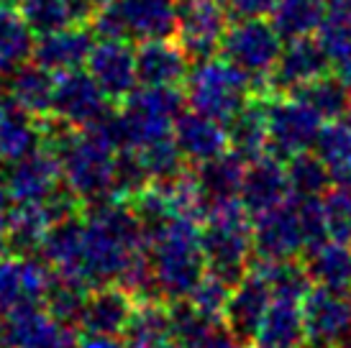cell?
Here are the masks:
<instances>
[{
    "instance_id": "6da1fadb",
    "label": "cell",
    "mask_w": 351,
    "mask_h": 348,
    "mask_svg": "<svg viewBox=\"0 0 351 348\" xmlns=\"http://www.w3.org/2000/svg\"><path fill=\"white\" fill-rule=\"evenodd\" d=\"M82 236V279L90 287L110 284L149 246V231L134 205L110 197L90 205Z\"/></svg>"
},
{
    "instance_id": "7a4b0ae2",
    "label": "cell",
    "mask_w": 351,
    "mask_h": 348,
    "mask_svg": "<svg viewBox=\"0 0 351 348\" xmlns=\"http://www.w3.org/2000/svg\"><path fill=\"white\" fill-rule=\"evenodd\" d=\"M44 146L59 156L62 179L72 195L82 203L95 205L113 197V174H116L118 149L106 128H72L59 118L41 123Z\"/></svg>"
},
{
    "instance_id": "3957f363",
    "label": "cell",
    "mask_w": 351,
    "mask_h": 348,
    "mask_svg": "<svg viewBox=\"0 0 351 348\" xmlns=\"http://www.w3.org/2000/svg\"><path fill=\"white\" fill-rule=\"evenodd\" d=\"M203 223L190 218H169L149 228V259L162 300H187L205 277L208 261L200 238Z\"/></svg>"
},
{
    "instance_id": "277c9868",
    "label": "cell",
    "mask_w": 351,
    "mask_h": 348,
    "mask_svg": "<svg viewBox=\"0 0 351 348\" xmlns=\"http://www.w3.org/2000/svg\"><path fill=\"white\" fill-rule=\"evenodd\" d=\"M200 238L208 271L223 277L228 284H236L249 271L254 256V233L252 213L244 208L241 197H226L208 205L205 221L200 225Z\"/></svg>"
},
{
    "instance_id": "5b68a950",
    "label": "cell",
    "mask_w": 351,
    "mask_h": 348,
    "mask_svg": "<svg viewBox=\"0 0 351 348\" xmlns=\"http://www.w3.org/2000/svg\"><path fill=\"white\" fill-rule=\"evenodd\" d=\"M254 95H256L254 79L228 59H200L187 72L185 97L190 110L215 118L226 126Z\"/></svg>"
},
{
    "instance_id": "8992f818",
    "label": "cell",
    "mask_w": 351,
    "mask_h": 348,
    "mask_svg": "<svg viewBox=\"0 0 351 348\" xmlns=\"http://www.w3.org/2000/svg\"><path fill=\"white\" fill-rule=\"evenodd\" d=\"M90 23L98 39H172L180 26V0H103Z\"/></svg>"
},
{
    "instance_id": "52a82bcc",
    "label": "cell",
    "mask_w": 351,
    "mask_h": 348,
    "mask_svg": "<svg viewBox=\"0 0 351 348\" xmlns=\"http://www.w3.org/2000/svg\"><path fill=\"white\" fill-rule=\"evenodd\" d=\"M282 41L267 16L236 18L221 41V54L254 79L256 95H269L267 79L282 54Z\"/></svg>"
},
{
    "instance_id": "ba28073f",
    "label": "cell",
    "mask_w": 351,
    "mask_h": 348,
    "mask_svg": "<svg viewBox=\"0 0 351 348\" xmlns=\"http://www.w3.org/2000/svg\"><path fill=\"white\" fill-rule=\"evenodd\" d=\"M269 151L280 159L308 151L323 128V118L295 95H267Z\"/></svg>"
},
{
    "instance_id": "9c48e42d",
    "label": "cell",
    "mask_w": 351,
    "mask_h": 348,
    "mask_svg": "<svg viewBox=\"0 0 351 348\" xmlns=\"http://www.w3.org/2000/svg\"><path fill=\"white\" fill-rule=\"evenodd\" d=\"M110 116V97L93 79L88 69H72L57 75L51 118L72 128H90L103 123Z\"/></svg>"
},
{
    "instance_id": "30bf717a",
    "label": "cell",
    "mask_w": 351,
    "mask_h": 348,
    "mask_svg": "<svg viewBox=\"0 0 351 348\" xmlns=\"http://www.w3.org/2000/svg\"><path fill=\"white\" fill-rule=\"evenodd\" d=\"M228 26L231 8L226 0H180L177 39L190 59L200 62L221 51Z\"/></svg>"
},
{
    "instance_id": "8fae6325",
    "label": "cell",
    "mask_w": 351,
    "mask_h": 348,
    "mask_svg": "<svg viewBox=\"0 0 351 348\" xmlns=\"http://www.w3.org/2000/svg\"><path fill=\"white\" fill-rule=\"evenodd\" d=\"M302 323L311 348L343 343L351 336V292L315 284L302 297Z\"/></svg>"
},
{
    "instance_id": "7c38bea8",
    "label": "cell",
    "mask_w": 351,
    "mask_h": 348,
    "mask_svg": "<svg viewBox=\"0 0 351 348\" xmlns=\"http://www.w3.org/2000/svg\"><path fill=\"white\" fill-rule=\"evenodd\" d=\"M254 233V259L262 261H285L302 259L300 218H298V200L290 197L287 203L277 205L272 210L252 218Z\"/></svg>"
},
{
    "instance_id": "4fadbf2b",
    "label": "cell",
    "mask_w": 351,
    "mask_h": 348,
    "mask_svg": "<svg viewBox=\"0 0 351 348\" xmlns=\"http://www.w3.org/2000/svg\"><path fill=\"white\" fill-rule=\"evenodd\" d=\"M54 282V271L36 256H5L0 259V318L26 305H44Z\"/></svg>"
},
{
    "instance_id": "5bb4252c",
    "label": "cell",
    "mask_w": 351,
    "mask_h": 348,
    "mask_svg": "<svg viewBox=\"0 0 351 348\" xmlns=\"http://www.w3.org/2000/svg\"><path fill=\"white\" fill-rule=\"evenodd\" d=\"M331 72V59L323 51L315 36L285 41L282 54L267 79L269 95H293L302 85H308L321 75Z\"/></svg>"
},
{
    "instance_id": "9a60e30c",
    "label": "cell",
    "mask_w": 351,
    "mask_h": 348,
    "mask_svg": "<svg viewBox=\"0 0 351 348\" xmlns=\"http://www.w3.org/2000/svg\"><path fill=\"white\" fill-rule=\"evenodd\" d=\"M85 67L110 100L123 103L138 87L136 49L126 39H98Z\"/></svg>"
},
{
    "instance_id": "2e32d148",
    "label": "cell",
    "mask_w": 351,
    "mask_h": 348,
    "mask_svg": "<svg viewBox=\"0 0 351 348\" xmlns=\"http://www.w3.org/2000/svg\"><path fill=\"white\" fill-rule=\"evenodd\" d=\"M274 300V292L269 287V282L264 279L259 271L249 266L241 279L234 284L231 290V300H228V308H226L223 315V325L236 338L252 346L254 338H256V330L262 325L264 315Z\"/></svg>"
},
{
    "instance_id": "e0dca14e",
    "label": "cell",
    "mask_w": 351,
    "mask_h": 348,
    "mask_svg": "<svg viewBox=\"0 0 351 348\" xmlns=\"http://www.w3.org/2000/svg\"><path fill=\"white\" fill-rule=\"evenodd\" d=\"M239 197H241L246 210L252 213V218L287 203L293 197V190H290L285 159H280V156H274L269 151V154L249 162Z\"/></svg>"
},
{
    "instance_id": "ac0fdd59",
    "label": "cell",
    "mask_w": 351,
    "mask_h": 348,
    "mask_svg": "<svg viewBox=\"0 0 351 348\" xmlns=\"http://www.w3.org/2000/svg\"><path fill=\"white\" fill-rule=\"evenodd\" d=\"M5 177L13 203H44L64 184L59 156L47 146L10 164Z\"/></svg>"
},
{
    "instance_id": "d6986e66",
    "label": "cell",
    "mask_w": 351,
    "mask_h": 348,
    "mask_svg": "<svg viewBox=\"0 0 351 348\" xmlns=\"http://www.w3.org/2000/svg\"><path fill=\"white\" fill-rule=\"evenodd\" d=\"M93 47H95L93 34L82 29L80 23H72L64 29L34 36L31 62H36L39 67L49 69L54 75H62V72L85 67Z\"/></svg>"
},
{
    "instance_id": "ffe728a7",
    "label": "cell",
    "mask_w": 351,
    "mask_h": 348,
    "mask_svg": "<svg viewBox=\"0 0 351 348\" xmlns=\"http://www.w3.org/2000/svg\"><path fill=\"white\" fill-rule=\"evenodd\" d=\"M172 136H175L185 162L193 166L205 164V162H210V159L226 154L231 149L226 123L203 116V113H195V110H187L177 118Z\"/></svg>"
},
{
    "instance_id": "44dd1931",
    "label": "cell",
    "mask_w": 351,
    "mask_h": 348,
    "mask_svg": "<svg viewBox=\"0 0 351 348\" xmlns=\"http://www.w3.org/2000/svg\"><path fill=\"white\" fill-rule=\"evenodd\" d=\"M136 300L121 284H98L88 292L82 308L80 328L82 333H100V336H121L126 330Z\"/></svg>"
},
{
    "instance_id": "7402d4cb",
    "label": "cell",
    "mask_w": 351,
    "mask_h": 348,
    "mask_svg": "<svg viewBox=\"0 0 351 348\" xmlns=\"http://www.w3.org/2000/svg\"><path fill=\"white\" fill-rule=\"evenodd\" d=\"M67 328L51 318L44 305H26L0 318V348H44Z\"/></svg>"
},
{
    "instance_id": "603a6c76",
    "label": "cell",
    "mask_w": 351,
    "mask_h": 348,
    "mask_svg": "<svg viewBox=\"0 0 351 348\" xmlns=\"http://www.w3.org/2000/svg\"><path fill=\"white\" fill-rule=\"evenodd\" d=\"M136 69L141 85H180L187 79L190 57L169 39L141 41L136 49Z\"/></svg>"
},
{
    "instance_id": "cb8c5ba5",
    "label": "cell",
    "mask_w": 351,
    "mask_h": 348,
    "mask_svg": "<svg viewBox=\"0 0 351 348\" xmlns=\"http://www.w3.org/2000/svg\"><path fill=\"white\" fill-rule=\"evenodd\" d=\"M82 236H85V223L80 215L51 223L49 233L41 243V256L54 274L88 284L82 279Z\"/></svg>"
},
{
    "instance_id": "d4e9b609",
    "label": "cell",
    "mask_w": 351,
    "mask_h": 348,
    "mask_svg": "<svg viewBox=\"0 0 351 348\" xmlns=\"http://www.w3.org/2000/svg\"><path fill=\"white\" fill-rule=\"evenodd\" d=\"M36 121L8 97L0 103V164L10 166L44 149V128Z\"/></svg>"
},
{
    "instance_id": "484cf974",
    "label": "cell",
    "mask_w": 351,
    "mask_h": 348,
    "mask_svg": "<svg viewBox=\"0 0 351 348\" xmlns=\"http://www.w3.org/2000/svg\"><path fill=\"white\" fill-rule=\"evenodd\" d=\"M254 348H305V323H302V302L290 297H274L262 325L256 330Z\"/></svg>"
},
{
    "instance_id": "4316f807",
    "label": "cell",
    "mask_w": 351,
    "mask_h": 348,
    "mask_svg": "<svg viewBox=\"0 0 351 348\" xmlns=\"http://www.w3.org/2000/svg\"><path fill=\"white\" fill-rule=\"evenodd\" d=\"M231 151L254 162L269 154V121H267V95H254L231 121H228Z\"/></svg>"
},
{
    "instance_id": "83f0119b",
    "label": "cell",
    "mask_w": 351,
    "mask_h": 348,
    "mask_svg": "<svg viewBox=\"0 0 351 348\" xmlns=\"http://www.w3.org/2000/svg\"><path fill=\"white\" fill-rule=\"evenodd\" d=\"M54 82L57 75L39 67L36 62H23L21 67L10 72L8 79V100L34 118L51 116V100H54Z\"/></svg>"
},
{
    "instance_id": "f1b7e54d",
    "label": "cell",
    "mask_w": 351,
    "mask_h": 348,
    "mask_svg": "<svg viewBox=\"0 0 351 348\" xmlns=\"http://www.w3.org/2000/svg\"><path fill=\"white\" fill-rule=\"evenodd\" d=\"M13 256H34L51 228V215L44 203H13L5 210Z\"/></svg>"
},
{
    "instance_id": "f546056e",
    "label": "cell",
    "mask_w": 351,
    "mask_h": 348,
    "mask_svg": "<svg viewBox=\"0 0 351 348\" xmlns=\"http://www.w3.org/2000/svg\"><path fill=\"white\" fill-rule=\"evenodd\" d=\"M313 284L328 290L351 292V243L328 238L302 256Z\"/></svg>"
},
{
    "instance_id": "4dcf8cb0",
    "label": "cell",
    "mask_w": 351,
    "mask_h": 348,
    "mask_svg": "<svg viewBox=\"0 0 351 348\" xmlns=\"http://www.w3.org/2000/svg\"><path fill=\"white\" fill-rule=\"evenodd\" d=\"M246 159L236 154V151H226V154L215 156L210 162L197 166V184L203 190L208 205L215 200H226V197H239L241 192V182L246 174Z\"/></svg>"
},
{
    "instance_id": "1f68e13d",
    "label": "cell",
    "mask_w": 351,
    "mask_h": 348,
    "mask_svg": "<svg viewBox=\"0 0 351 348\" xmlns=\"http://www.w3.org/2000/svg\"><path fill=\"white\" fill-rule=\"evenodd\" d=\"M123 336L131 348H156L172 340V312L165 300L136 302Z\"/></svg>"
},
{
    "instance_id": "d6a6232c",
    "label": "cell",
    "mask_w": 351,
    "mask_h": 348,
    "mask_svg": "<svg viewBox=\"0 0 351 348\" xmlns=\"http://www.w3.org/2000/svg\"><path fill=\"white\" fill-rule=\"evenodd\" d=\"M326 13H328L326 0H277L269 21L285 41H293L300 36H315Z\"/></svg>"
},
{
    "instance_id": "836d02e7",
    "label": "cell",
    "mask_w": 351,
    "mask_h": 348,
    "mask_svg": "<svg viewBox=\"0 0 351 348\" xmlns=\"http://www.w3.org/2000/svg\"><path fill=\"white\" fill-rule=\"evenodd\" d=\"M315 154L328 166L333 184L351 190V126L346 121H328L321 128Z\"/></svg>"
},
{
    "instance_id": "e575fe53",
    "label": "cell",
    "mask_w": 351,
    "mask_h": 348,
    "mask_svg": "<svg viewBox=\"0 0 351 348\" xmlns=\"http://www.w3.org/2000/svg\"><path fill=\"white\" fill-rule=\"evenodd\" d=\"M293 95L305 100L323 121H343L351 108V90L339 72H326L318 79L302 85Z\"/></svg>"
},
{
    "instance_id": "d590c367",
    "label": "cell",
    "mask_w": 351,
    "mask_h": 348,
    "mask_svg": "<svg viewBox=\"0 0 351 348\" xmlns=\"http://www.w3.org/2000/svg\"><path fill=\"white\" fill-rule=\"evenodd\" d=\"M252 266L262 274L264 279L269 282L274 297H290V300L302 302V297L315 287L302 259H285V261L254 259Z\"/></svg>"
},
{
    "instance_id": "8d00e7d4",
    "label": "cell",
    "mask_w": 351,
    "mask_h": 348,
    "mask_svg": "<svg viewBox=\"0 0 351 348\" xmlns=\"http://www.w3.org/2000/svg\"><path fill=\"white\" fill-rule=\"evenodd\" d=\"M287 179L293 197H323L333 187L331 172L315 151H300L287 162Z\"/></svg>"
},
{
    "instance_id": "74e56055",
    "label": "cell",
    "mask_w": 351,
    "mask_h": 348,
    "mask_svg": "<svg viewBox=\"0 0 351 348\" xmlns=\"http://www.w3.org/2000/svg\"><path fill=\"white\" fill-rule=\"evenodd\" d=\"M34 49V31L26 26L16 8L0 5V69L13 72L26 59H31Z\"/></svg>"
},
{
    "instance_id": "f35d334b",
    "label": "cell",
    "mask_w": 351,
    "mask_h": 348,
    "mask_svg": "<svg viewBox=\"0 0 351 348\" xmlns=\"http://www.w3.org/2000/svg\"><path fill=\"white\" fill-rule=\"evenodd\" d=\"M88 292H90L88 284L54 274V282H51L49 292L44 297V310L57 323H62V325H80Z\"/></svg>"
},
{
    "instance_id": "ab89813d",
    "label": "cell",
    "mask_w": 351,
    "mask_h": 348,
    "mask_svg": "<svg viewBox=\"0 0 351 348\" xmlns=\"http://www.w3.org/2000/svg\"><path fill=\"white\" fill-rule=\"evenodd\" d=\"M136 151L141 164L147 166L152 182H167V179H175L180 174L185 172V156L177 146L175 136H162V138H154L149 141L147 146L141 149H131Z\"/></svg>"
},
{
    "instance_id": "60d3db41",
    "label": "cell",
    "mask_w": 351,
    "mask_h": 348,
    "mask_svg": "<svg viewBox=\"0 0 351 348\" xmlns=\"http://www.w3.org/2000/svg\"><path fill=\"white\" fill-rule=\"evenodd\" d=\"M19 13L26 21V26L34 31V36L75 23L67 0H21Z\"/></svg>"
},
{
    "instance_id": "b9f144b4",
    "label": "cell",
    "mask_w": 351,
    "mask_h": 348,
    "mask_svg": "<svg viewBox=\"0 0 351 348\" xmlns=\"http://www.w3.org/2000/svg\"><path fill=\"white\" fill-rule=\"evenodd\" d=\"M323 51L328 54L331 64H343L351 59V13L346 10H328L323 23L315 31Z\"/></svg>"
},
{
    "instance_id": "7bdbcfd3",
    "label": "cell",
    "mask_w": 351,
    "mask_h": 348,
    "mask_svg": "<svg viewBox=\"0 0 351 348\" xmlns=\"http://www.w3.org/2000/svg\"><path fill=\"white\" fill-rule=\"evenodd\" d=\"M231 290H234V284H228L223 277H218L213 271H205V277L195 284V290L190 292L187 302L197 312H203L205 318L223 323L226 308H228V300H231Z\"/></svg>"
},
{
    "instance_id": "ee69618b",
    "label": "cell",
    "mask_w": 351,
    "mask_h": 348,
    "mask_svg": "<svg viewBox=\"0 0 351 348\" xmlns=\"http://www.w3.org/2000/svg\"><path fill=\"white\" fill-rule=\"evenodd\" d=\"M149 184H152V177H149L147 166L141 164L136 151L121 149L116 159V174H113V197L134 200Z\"/></svg>"
},
{
    "instance_id": "f6af8a7d",
    "label": "cell",
    "mask_w": 351,
    "mask_h": 348,
    "mask_svg": "<svg viewBox=\"0 0 351 348\" xmlns=\"http://www.w3.org/2000/svg\"><path fill=\"white\" fill-rule=\"evenodd\" d=\"M323 210H326V225L333 241L351 243V190L333 184L323 195Z\"/></svg>"
},
{
    "instance_id": "bcb514c9",
    "label": "cell",
    "mask_w": 351,
    "mask_h": 348,
    "mask_svg": "<svg viewBox=\"0 0 351 348\" xmlns=\"http://www.w3.org/2000/svg\"><path fill=\"white\" fill-rule=\"evenodd\" d=\"M298 200V218H300V231H302V243L305 251L318 249L321 243H326L328 236V225H326V210H323V197H295Z\"/></svg>"
},
{
    "instance_id": "7dc6e473",
    "label": "cell",
    "mask_w": 351,
    "mask_h": 348,
    "mask_svg": "<svg viewBox=\"0 0 351 348\" xmlns=\"http://www.w3.org/2000/svg\"><path fill=\"white\" fill-rule=\"evenodd\" d=\"M77 348H131L126 338L118 336H100V333H80Z\"/></svg>"
},
{
    "instance_id": "c3c4849f",
    "label": "cell",
    "mask_w": 351,
    "mask_h": 348,
    "mask_svg": "<svg viewBox=\"0 0 351 348\" xmlns=\"http://www.w3.org/2000/svg\"><path fill=\"white\" fill-rule=\"evenodd\" d=\"M5 256H13V251H10L8 218H5V213H0V259H5Z\"/></svg>"
},
{
    "instance_id": "681fc988",
    "label": "cell",
    "mask_w": 351,
    "mask_h": 348,
    "mask_svg": "<svg viewBox=\"0 0 351 348\" xmlns=\"http://www.w3.org/2000/svg\"><path fill=\"white\" fill-rule=\"evenodd\" d=\"M10 205H13V197H10L8 177H5V172H0V213H5Z\"/></svg>"
},
{
    "instance_id": "f907efd6",
    "label": "cell",
    "mask_w": 351,
    "mask_h": 348,
    "mask_svg": "<svg viewBox=\"0 0 351 348\" xmlns=\"http://www.w3.org/2000/svg\"><path fill=\"white\" fill-rule=\"evenodd\" d=\"M339 75H341V79L346 82V87L351 90V59H349V62H343V64H339Z\"/></svg>"
},
{
    "instance_id": "816d5d0a",
    "label": "cell",
    "mask_w": 351,
    "mask_h": 348,
    "mask_svg": "<svg viewBox=\"0 0 351 348\" xmlns=\"http://www.w3.org/2000/svg\"><path fill=\"white\" fill-rule=\"evenodd\" d=\"M5 97H8V82L3 79V69H0V103H5Z\"/></svg>"
},
{
    "instance_id": "f5cc1de1",
    "label": "cell",
    "mask_w": 351,
    "mask_h": 348,
    "mask_svg": "<svg viewBox=\"0 0 351 348\" xmlns=\"http://www.w3.org/2000/svg\"><path fill=\"white\" fill-rule=\"evenodd\" d=\"M0 5H3V8H19L21 0H0Z\"/></svg>"
},
{
    "instance_id": "db71d44e",
    "label": "cell",
    "mask_w": 351,
    "mask_h": 348,
    "mask_svg": "<svg viewBox=\"0 0 351 348\" xmlns=\"http://www.w3.org/2000/svg\"><path fill=\"white\" fill-rule=\"evenodd\" d=\"M156 348H185V346L177 343V340H167V343H162V346H156Z\"/></svg>"
},
{
    "instance_id": "11a10c76",
    "label": "cell",
    "mask_w": 351,
    "mask_h": 348,
    "mask_svg": "<svg viewBox=\"0 0 351 348\" xmlns=\"http://www.w3.org/2000/svg\"><path fill=\"white\" fill-rule=\"evenodd\" d=\"M341 348H351V336H349V338H346V340H343Z\"/></svg>"
},
{
    "instance_id": "9f6ffc18",
    "label": "cell",
    "mask_w": 351,
    "mask_h": 348,
    "mask_svg": "<svg viewBox=\"0 0 351 348\" xmlns=\"http://www.w3.org/2000/svg\"><path fill=\"white\" fill-rule=\"evenodd\" d=\"M343 121H346V123L351 126V108H349V113H346V118H343Z\"/></svg>"
},
{
    "instance_id": "6f0895ef",
    "label": "cell",
    "mask_w": 351,
    "mask_h": 348,
    "mask_svg": "<svg viewBox=\"0 0 351 348\" xmlns=\"http://www.w3.org/2000/svg\"><path fill=\"white\" fill-rule=\"evenodd\" d=\"M323 348H339V346H323Z\"/></svg>"
}]
</instances>
